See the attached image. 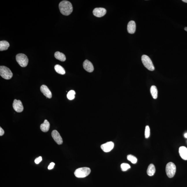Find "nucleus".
Here are the masks:
<instances>
[{
	"label": "nucleus",
	"instance_id": "6e6552de",
	"mask_svg": "<svg viewBox=\"0 0 187 187\" xmlns=\"http://www.w3.org/2000/svg\"><path fill=\"white\" fill-rule=\"evenodd\" d=\"M51 135L54 140L58 145H62L63 143V140L60 134L56 130H54L52 132Z\"/></svg>",
	"mask_w": 187,
	"mask_h": 187
},
{
	"label": "nucleus",
	"instance_id": "bb28decb",
	"mask_svg": "<svg viewBox=\"0 0 187 187\" xmlns=\"http://www.w3.org/2000/svg\"><path fill=\"white\" fill-rule=\"evenodd\" d=\"M4 131L3 129L1 127H0V136H3L4 134Z\"/></svg>",
	"mask_w": 187,
	"mask_h": 187
},
{
	"label": "nucleus",
	"instance_id": "dca6fc26",
	"mask_svg": "<svg viewBox=\"0 0 187 187\" xmlns=\"http://www.w3.org/2000/svg\"><path fill=\"white\" fill-rule=\"evenodd\" d=\"M10 46L9 43L7 41L3 40V41H0V51H1L8 50Z\"/></svg>",
	"mask_w": 187,
	"mask_h": 187
},
{
	"label": "nucleus",
	"instance_id": "423d86ee",
	"mask_svg": "<svg viewBox=\"0 0 187 187\" xmlns=\"http://www.w3.org/2000/svg\"><path fill=\"white\" fill-rule=\"evenodd\" d=\"M176 167L175 164L172 162H169L167 164L166 167V172L167 175L169 178H172L175 175Z\"/></svg>",
	"mask_w": 187,
	"mask_h": 187
},
{
	"label": "nucleus",
	"instance_id": "a878e982",
	"mask_svg": "<svg viewBox=\"0 0 187 187\" xmlns=\"http://www.w3.org/2000/svg\"><path fill=\"white\" fill-rule=\"evenodd\" d=\"M55 165V163H54L53 162H52L51 163H50V165H49L48 167V169L50 170L53 168L54 166Z\"/></svg>",
	"mask_w": 187,
	"mask_h": 187
},
{
	"label": "nucleus",
	"instance_id": "cd10ccee",
	"mask_svg": "<svg viewBox=\"0 0 187 187\" xmlns=\"http://www.w3.org/2000/svg\"><path fill=\"white\" fill-rule=\"evenodd\" d=\"M184 137L185 138H187V133L185 134H184Z\"/></svg>",
	"mask_w": 187,
	"mask_h": 187
},
{
	"label": "nucleus",
	"instance_id": "20e7f679",
	"mask_svg": "<svg viewBox=\"0 0 187 187\" xmlns=\"http://www.w3.org/2000/svg\"><path fill=\"white\" fill-rule=\"evenodd\" d=\"M16 59L17 62L21 67H26L28 64V58L25 54L23 53L17 54L16 57Z\"/></svg>",
	"mask_w": 187,
	"mask_h": 187
},
{
	"label": "nucleus",
	"instance_id": "f8f14e48",
	"mask_svg": "<svg viewBox=\"0 0 187 187\" xmlns=\"http://www.w3.org/2000/svg\"><path fill=\"white\" fill-rule=\"evenodd\" d=\"M83 66L84 69L87 72L91 73L94 70L93 64L88 60H85L84 62Z\"/></svg>",
	"mask_w": 187,
	"mask_h": 187
},
{
	"label": "nucleus",
	"instance_id": "c756f323",
	"mask_svg": "<svg viewBox=\"0 0 187 187\" xmlns=\"http://www.w3.org/2000/svg\"><path fill=\"white\" fill-rule=\"evenodd\" d=\"M184 29L185 31H186L187 32V27H185Z\"/></svg>",
	"mask_w": 187,
	"mask_h": 187
},
{
	"label": "nucleus",
	"instance_id": "0eeeda50",
	"mask_svg": "<svg viewBox=\"0 0 187 187\" xmlns=\"http://www.w3.org/2000/svg\"><path fill=\"white\" fill-rule=\"evenodd\" d=\"M13 107L15 111L18 113L21 112L23 111L24 107L21 101L15 99L13 104Z\"/></svg>",
	"mask_w": 187,
	"mask_h": 187
},
{
	"label": "nucleus",
	"instance_id": "ddd939ff",
	"mask_svg": "<svg viewBox=\"0 0 187 187\" xmlns=\"http://www.w3.org/2000/svg\"><path fill=\"white\" fill-rule=\"evenodd\" d=\"M127 30L129 34H134L136 30V24L134 21H131L129 22L127 26Z\"/></svg>",
	"mask_w": 187,
	"mask_h": 187
},
{
	"label": "nucleus",
	"instance_id": "4468645a",
	"mask_svg": "<svg viewBox=\"0 0 187 187\" xmlns=\"http://www.w3.org/2000/svg\"><path fill=\"white\" fill-rule=\"evenodd\" d=\"M179 152L181 158L187 160V148L184 146H181L179 148Z\"/></svg>",
	"mask_w": 187,
	"mask_h": 187
},
{
	"label": "nucleus",
	"instance_id": "39448f33",
	"mask_svg": "<svg viewBox=\"0 0 187 187\" xmlns=\"http://www.w3.org/2000/svg\"><path fill=\"white\" fill-rule=\"evenodd\" d=\"M141 60L143 64L150 71L154 70L155 67L151 59L147 55H143L141 57Z\"/></svg>",
	"mask_w": 187,
	"mask_h": 187
},
{
	"label": "nucleus",
	"instance_id": "412c9836",
	"mask_svg": "<svg viewBox=\"0 0 187 187\" xmlns=\"http://www.w3.org/2000/svg\"><path fill=\"white\" fill-rule=\"evenodd\" d=\"M75 94L76 93L74 90L70 91L67 94V98L69 100H73L75 99Z\"/></svg>",
	"mask_w": 187,
	"mask_h": 187
},
{
	"label": "nucleus",
	"instance_id": "9d476101",
	"mask_svg": "<svg viewBox=\"0 0 187 187\" xmlns=\"http://www.w3.org/2000/svg\"><path fill=\"white\" fill-rule=\"evenodd\" d=\"M114 147V144L113 142L110 141L103 144L101 146V148L105 152L107 153L110 151Z\"/></svg>",
	"mask_w": 187,
	"mask_h": 187
},
{
	"label": "nucleus",
	"instance_id": "393cba45",
	"mask_svg": "<svg viewBox=\"0 0 187 187\" xmlns=\"http://www.w3.org/2000/svg\"><path fill=\"white\" fill-rule=\"evenodd\" d=\"M42 157L41 156H40L36 158V160H34V162L36 164H38L42 161Z\"/></svg>",
	"mask_w": 187,
	"mask_h": 187
},
{
	"label": "nucleus",
	"instance_id": "1a4fd4ad",
	"mask_svg": "<svg viewBox=\"0 0 187 187\" xmlns=\"http://www.w3.org/2000/svg\"><path fill=\"white\" fill-rule=\"evenodd\" d=\"M106 10L103 8H96L93 10V14L95 16L102 17L105 15Z\"/></svg>",
	"mask_w": 187,
	"mask_h": 187
},
{
	"label": "nucleus",
	"instance_id": "f03ea898",
	"mask_svg": "<svg viewBox=\"0 0 187 187\" xmlns=\"http://www.w3.org/2000/svg\"><path fill=\"white\" fill-rule=\"evenodd\" d=\"M91 170L89 168L81 167L76 169L74 172V174L77 177L84 178L88 176Z\"/></svg>",
	"mask_w": 187,
	"mask_h": 187
},
{
	"label": "nucleus",
	"instance_id": "aec40b11",
	"mask_svg": "<svg viewBox=\"0 0 187 187\" xmlns=\"http://www.w3.org/2000/svg\"><path fill=\"white\" fill-rule=\"evenodd\" d=\"M55 69L56 72L59 74L64 75L65 74V70L64 69L62 66L59 64H56L55 66Z\"/></svg>",
	"mask_w": 187,
	"mask_h": 187
},
{
	"label": "nucleus",
	"instance_id": "f257e3e1",
	"mask_svg": "<svg viewBox=\"0 0 187 187\" xmlns=\"http://www.w3.org/2000/svg\"><path fill=\"white\" fill-rule=\"evenodd\" d=\"M59 8L62 14L68 16L70 15L73 11L72 4L69 1H63L59 4Z\"/></svg>",
	"mask_w": 187,
	"mask_h": 187
},
{
	"label": "nucleus",
	"instance_id": "6ab92c4d",
	"mask_svg": "<svg viewBox=\"0 0 187 187\" xmlns=\"http://www.w3.org/2000/svg\"><path fill=\"white\" fill-rule=\"evenodd\" d=\"M150 92L153 98L155 99H157L158 97V90H157V87L154 85L151 86L150 88Z\"/></svg>",
	"mask_w": 187,
	"mask_h": 187
},
{
	"label": "nucleus",
	"instance_id": "c85d7f7f",
	"mask_svg": "<svg viewBox=\"0 0 187 187\" xmlns=\"http://www.w3.org/2000/svg\"><path fill=\"white\" fill-rule=\"evenodd\" d=\"M182 1L184 2L187 3V0H182Z\"/></svg>",
	"mask_w": 187,
	"mask_h": 187
},
{
	"label": "nucleus",
	"instance_id": "f3484780",
	"mask_svg": "<svg viewBox=\"0 0 187 187\" xmlns=\"http://www.w3.org/2000/svg\"><path fill=\"white\" fill-rule=\"evenodd\" d=\"M55 58L61 61V62H64L66 60V57L64 53L59 51L55 52Z\"/></svg>",
	"mask_w": 187,
	"mask_h": 187
},
{
	"label": "nucleus",
	"instance_id": "4be33fe9",
	"mask_svg": "<svg viewBox=\"0 0 187 187\" xmlns=\"http://www.w3.org/2000/svg\"><path fill=\"white\" fill-rule=\"evenodd\" d=\"M127 160L130 161L133 164H136L137 162V159L135 156L132 155H127Z\"/></svg>",
	"mask_w": 187,
	"mask_h": 187
},
{
	"label": "nucleus",
	"instance_id": "2eb2a0df",
	"mask_svg": "<svg viewBox=\"0 0 187 187\" xmlns=\"http://www.w3.org/2000/svg\"><path fill=\"white\" fill-rule=\"evenodd\" d=\"M50 124L48 120H45L44 123L40 125V129L42 132H46L49 130Z\"/></svg>",
	"mask_w": 187,
	"mask_h": 187
},
{
	"label": "nucleus",
	"instance_id": "9b49d317",
	"mask_svg": "<svg viewBox=\"0 0 187 187\" xmlns=\"http://www.w3.org/2000/svg\"><path fill=\"white\" fill-rule=\"evenodd\" d=\"M40 90L45 97L49 99L51 98L52 94L51 92L49 89L48 87L45 85H42L40 87Z\"/></svg>",
	"mask_w": 187,
	"mask_h": 187
},
{
	"label": "nucleus",
	"instance_id": "a211bd4d",
	"mask_svg": "<svg viewBox=\"0 0 187 187\" xmlns=\"http://www.w3.org/2000/svg\"><path fill=\"white\" fill-rule=\"evenodd\" d=\"M155 167L153 164H150L148 166L147 170V173L148 175L152 176L155 174Z\"/></svg>",
	"mask_w": 187,
	"mask_h": 187
},
{
	"label": "nucleus",
	"instance_id": "5701e85b",
	"mask_svg": "<svg viewBox=\"0 0 187 187\" xmlns=\"http://www.w3.org/2000/svg\"><path fill=\"white\" fill-rule=\"evenodd\" d=\"M121 170L123 171H126L130 168V166L129 164L127 163H122L121 165Z\"/></svg>",
	"mask_w": 187,
	"mask_h": 187
},
{
	"label": "nucleus",
	"instance_id": "7ed1b4c3",
	"mask_svg": "<svg viewBox=\"0 0 187 187\" xmlns=\"http://www.w3.org/2000/svg\"><path fill=\"white\" fill-rule=\"evenodd\" d=\"M0 75L5 79H10L13 76V73L8 67L5 66L0 67Z\"/></svg>",
	"mask_w": 187,
	"mask_h": 187
},
{
	"label": "nucleus",
	"instance_id": "b1692460",
	"mask_svg": "<svg viewBox=\"0 0 187 187\" xmlns=\"http://www.w3.org/2000/svg\"><path fill=\"white\" fill-rule=\"evenodd\" d=\"M150 135V130L149 126L147 125L146 127L145 131V136L146 138L149 137Z\"/></svg>",
	"mask_w": 187,
	"mask_h": 187
}]
</instances>
